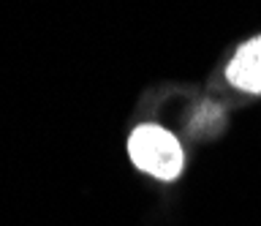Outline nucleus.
Listing matches in <instances>:
<instances>
[{"label":"nucleus","instance_id":"1","mask_svg":"<svg viewBox=\"0 0 261 226\" xmlns=\"http://www.w3.org/2000/svg\"><path fill=\"white\" fill-rule=\"evenodd\" d=\"M128 153L142 172L158 180H174L182 172L179 142L161 125H139L128 139Z\"/></svg>","mask_w":261,"mask_h":226},{"label":"nucleus","instance_id":"2","mask_svg":"<svg viewBox=\"0 0 261 226\" xmlns=\"http://www.w3.org/2000/svg\"><path fill=\"white\" fill-rule=\"evenodd\" d=\"M228 79L248 93H261V36L234 55V60L228 63Z\"/></svg>","mask_w":261,"mask_h":226}]
</instances>
